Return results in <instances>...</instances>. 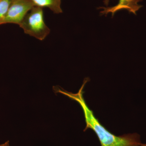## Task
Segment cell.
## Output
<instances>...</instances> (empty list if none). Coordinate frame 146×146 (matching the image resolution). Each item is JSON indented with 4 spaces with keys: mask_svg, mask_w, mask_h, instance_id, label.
<instances>
[{
    "mask_svg": "<svg viewBox=\"0 0 146 146\" xmlns=\"http://www.w3.org/2000/svg\"><path fill=\"white\" fill-rule=\"evenodd\" d=\"M89 78L84 80L81 88L76 94L65 91L58 86L55 91L65 95L71 99L78 102L83 110L86 126L84 131L91 129L96 134L101 146H139L142 145L141 136L137 133H128L117 136L110 132L100 122L86 104L83 97V89Z\"/></svg>",
    "mask_w": 146,
    "mask_h": 146,
    "instance_id": "6da1fadb",
    "label": "cell"
},
{
    "mask_svg": "<svg viewBox=\"0 0 146 146\" xmlns=\"http://www.w3.org/2000/svg\"><path fill=\"white\" fill-rule=\"evenodd\" d=\"M25 34L43 41L50 32L44 22L43 8L35 6L30 11L19 25Z\"/></svg>",
    "mask_w": 146,
    "mask_h": 146,
    "instance_id": "7a4b0ae2",
    "label": "cell"
},
{
    "mask_svg": "<svg viewBox=\"0 0 146 146\" xmlns=\"http://www.w3.org/2000/svg\"><path fill=\"white\" fill-rule=\"evenodd\" d=\"M34 7L31 0H12L3 25L11 23L19 25Z\"/></svg>",
    "mask_w": 146,
    "mask_h": 146,
    "instance_id": "3957f363",
    "label": "cell"
},
{
    "mask_svg": "<svg viewBox=\"0 0 146 146\" xmlns=\"http://www.w3.org/2000/svg\"><path fill=\"white\" fill-rule=\"evenodd\" d=\"M142 0H119V3L117 5L111 7H100L103 10L101 11L102 15H106L110 13H112V16L119 11L125 9L130 13L136 15V12L143 6L138 4V3Z\"/></svg>",
    "mask_w": 146,
    "mask_h": 146,
    "instance_id": "277c9868",
    "label": "cell"
},
{
    "mask_svg": "<svg viewBox=\"0 0 146 146\" xmlns=\"http://www.w3.org/2000/svg\"><path fill=\"white\" fill-rule=\"evenodd\" d=\"M34 6L49 9L56 14L63 12L61 7V0H31Z\"/></svg>",
    "mask_w": 146,
    "mask_h": 146,
    "instance_id": "5b68a950",
    "label": "cell"
},
{
    "mask_svg": "<svg viewBox=\"0 0 146 146\" xmlns=\"http://www.w3.org/2000/svg\"><path fill=\"white\" fill-rule=\"evenodd\" d=\"M12 0H0V25L6 16Z\"/></svg>",
    "mask_w": 146,
    "mask_h": 146,
    "instance_id": "8992f818",
    "label": "cell"
},
{
    "mask_svg": "<svg viewBox=\"0 0 146 146\" xmlns=\"http://www.w3.org/2000/svg\"><path fill=\"white\" fill-rule=\"evenodd\" d=\"M0 146H9V141H7L4 143L1 144Z\"/></svg>",
    "mask_w": 146,
    "mask_h": 146,
    "instance_id": "52a82bcc",
    "label": "cell"
},
{
    "mask_svg": "<svg viewBox=\"0 0 146 146\" xmlns=\"http://www.w3.org/2000/svg\"><path fill=\"white\" fill-rule=\"evenodd\" d=\"M109 0H105L104 1V3L106 5H108V3H109Z\"/></svg>",
    "mask_w": 146,
    "mask_h": 146,
    "instance_id": "ba28073f",
    "label": "cell"
},
{
    "mask_svg": "<svg viewBox=\"0 0 146 146\" xmlns=\"http://www.w3.org/2000/svg\"><path fill=\"white\" fill-rule=\"evenodd\" d=\"M139 146H146V144H142V145H141Z\"/></svg>",
    "mask_w": 146,
    "mask_h": 146,
    "instance_id": "9c48e42d",
    "label": "cell"
}]
</instances>
